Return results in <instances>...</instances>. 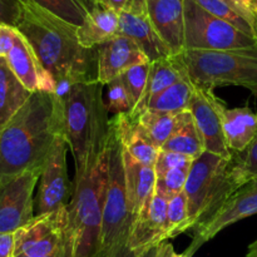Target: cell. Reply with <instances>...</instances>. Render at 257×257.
<instances>
[{
    "mask_svg": "<svg viewBox=\"0 0 257 257\" xmlns=\"http://www.w3.org/2000/svg\"><path fill=\"white\" fill-rule=\"evenodd\" d=\"M15 256L42 257L70 247L68 206L45 215L35 216L15 232Z\"/></svg>",
    "mask_w": 257,
    "mask_h": 257,
    "instance_id": "cell-9",
    "label": "cell"
},
{
    "mask_svg": "<svg viewBox=\"0 0 257 257\" xmlns=\"http://www.w3.org/2000/svg\"><path fill=\"white\" fill-rule=\"evenodd\" d=\"M155 251H156V248H155V250H153V251H151L150 253H147V255L137 256V255H135V253H133L132 251H130L127 247H125L124 250L120 251V252L118 253L117 256H114V257H153V256H155Z\"/></svg>",
    "mask_w": 257,
    "mask_h": 257,
    "instance_id": "cell-44",
    "label": "cell"
},
{
    "mask_svg": "<svg viewBox=\"0 0 257 257\" xmlns=\"http://www.w3.org/2000/svg\"><path fill=\"white\" fill-rule=\"evenodd\" d=\"M15 29L27 39L44 69L55 83L67 77H97V49H85L78 42V27L42 9L29 0Z\"/></svg>",
    "mask_w": 257,
    "mask_h": 257,
    "instance_id": "cell-3",
    "label": "cell"
},
{
    "mask_svg": "<svg viewBox=\"0 0 257 257\" xmlns=\"http://www.w3.org/2000/svg\"><path fill=\"white\" fill-rule=\"evenodd\" d=\"M68 148L67 137L60 135L40 173L39 190L34 200L35 216L60 210L69 203L72 190L67 171Z\"/></svg>",
    "mask_w": 257,
    "mask_h": 257,
    "instance_id": "cell-11",
    "label": "cell"
},
{
    "mask_svg": "<svg viewBox=\"0 0 257 257\" xmlns=\"http://www.w3.org/2000/svg\"><path fill=\"white\" fill-rule=\"evenodd\" d=\"M102 100V84L98 78L79 80L73 85L63 107L65 137L74 157L75 168L83 165L89 148L93 123L98 105Z\"/></svg>",
    "mask_w": 257,
    "mask_h": 257,
    "instance_id": "cell-7",
    "label": "cell"
},
{
    "mask_svg": "<svg viewBox=\"0 0 257 257\" xmlns=\"http://www.w3.org/2000/svg\"><path fill=\"white\" fill-rule=\"evenodd\" d=\"M75 2H77L78 4H79L80 7L85 10V12H87V14L88 13L93 12L95 8L99 7V4H98L97 0H75Z\"/></svg>",
    "mask_w": 257,
    "mask_h": 257,
    "instance_id": "cell-42",
    "label": "cell"
},
{
    "mask_svg": "<svg viewBox=\"0 0 257 257\" xmlns=\"http://www.w3.org/2000/svg\"><path fill=\"white\" fill-rule=\"evenodd\" d=\"M201 8L218 19L227 22L245 34L256 38V20L235 0H195Z\"/></svg>",
    "mask_w": 257,
    "mask_h": 257,
    "instance_id": "cell-26",
    "label": "cell"
},
{
    "mask_svg": "<svg viewBox=\"0 0 257 257\" xmlns=\"http://www.w3.org/2000/svg\"><path fill=\"white\" fill-rule=\"evenodd\" d=\"M24 2V0H20ZM42 9L57 15L69 24L80 27L87 17V12L75 0H29Z\"/></svg>",
    "mask_w": 257,
    "mask_h": 257,
    "instance_id": "cell-31",
    "label": "cell"
},
{
    "mask_svg": "<svg viewBox=\"0 0 257 257\" xmlns=\"http://www.w3.org/2000/svg\"><path fill=\"white\" fill-rule=\"evenodd\" d=\"M243 10L248 13L250 15H252L253 18H257V0H235Z\"/></svg>",
    "mask_w": 257,
    "mask_h": 257,
    "instance_id": "cell-41",
    "label": "cell"
},
{
    "mask_svg": "<svg viewBox=\"0 0 257 257\" xmlns=\"http://www.w3.org/2000/svg\"><path fill=\"white\" fill-rule=\"evenodd\" d=\"M213 90L196 88L188 110L203 138L206 152L215 153L230 160L232 153L226 145L220 113L215 103Z\"/></svg>",
    "mask_w": 257,
    "mask_h": 257,
    "instance_id": "cell-16",
    "label": "cell"
},
{
    "mask_svg": "<svg viewBox=\"0 0 257 257\" xmlns=\"http://www.w3.org/2000/svg\"><path fill=\"white\" fill-rule=\"evenodd\" d=\"M148 70H150V63H147V64L136 65V67L131 68V69H128L127 72L123 73V74L120 75L125 88H127L131 100H132L133 103V110H135V108L138 105L143 93H145L146 84H147Z\"/></svg>",
    "mask_w": 257,
    "mask_h": 257,
    "instance_id": "cell-33",
    "label": "cell"
},
{
    "mask_svg": "<svg viewBox=\"0 0 257 257\" xmlns=\"http://www.w3.org/2000/svg\"><path fill=\"white\" fill-rule=\"evenodd\" d=\"M23 13L20 0H0V24L17 28Z\"/></svg>",
    "mask_w": 257,
    "mask_h": 257,
    "instance_id": "cell-36",
    "label": "cell"
},
{
    "mask_svg": "<svg viewBox=\"0 0 257 257\" xmlns=\"http://www.w3.org/2000/svg\"><path fill=\"white\" fill-rule=\"evenodd\" d=\"M119 34V14L99 5L88 13L77 29L78 42L85 49H97Z\"/></svg>",
    "mask_w": 257,
    "mask_h": 257,
    "instance_id": "cell-21",
    "label": "cell"
},
{
    "mask_svg": "<svg viewBox=\"0 0 257 257\" xmlns=\"http://www.w3.org/2000/svg\"><path fill=\"white\" fill-rule=\"evenodd\" d=\"M185 43L186 50H232L253 47L257 39L185 0Z\"/></svg>",
    "mask_w": 257,
    "mask_h": 257,
    "instance_id": "cell-8",
    "label": "cell"
},
{
    "mask_svg": "<svg viewBox=\"0 0 257 257\" xmlns=\"http://www.w3.org/2000/svg\"><path fill=\"white\" fill-rule=\"evenodd\" d=\"M195 90V85L182 75L177 82L153 98L148 103L147 109L163 113H180L187 110Z\"/></svg>",
    "mask_w": 257,
    "mask_h": 257,
    "instance_id": "cell-28",
    "label": "cell"
},
{
    "mask_svg": "<svg viewBox=\"0 0 257 257\" xmlns=\"http://www.w3.org/2000/svg\"><path fill=\"white\" fill-rule=\"evenodd\" d=\"M118 35H124L132 39L147 55L150 63L172 57L151 23L147 0H135L127 12L119 13Z\"/></svg>",
    "mask_w": 257,
    "mask_h": 257,
    "instance_id": "cell-14",
    "label": "cell"
},
{
    "mask_svg": "<svg viewBox=\"0 0 257 257\" xmlns=\"http://www.w3.org/2000/svg\"><path fill=\"white\" fill-rule=\"evenodd\" d=\"M97 2L102 7L114 10L119 14V13L127 12L135 0H97Z\"/></svg>",
    "mask_w": 257,
    "mask_h": 257,
    "instance_id": "cell-39",
    "label": "cell"
},
{
    "mask_svg": "<svg viewBox=\"0 0 257 257\" xmlns=\"http://www.w3.org/2000/svg\"><path fill=\"white\" fill-rule=\"evenodd\" d=\"M192 162L193 158L187 157V156H183L175 152H167V151H160L155 165L156 177L165 175L166 172H168L171 170H175V168L192 165Z\"/></svg>",
    "mask_w": 257,
    "mask_h": 257,
    "instance_id": "cell-35",
    "label": "cell"
},
{
    "mask_svg": "<svg viewBox=\"0 0 257 257\" xmlns=\"http://www.w3.org/2000/svg\"><path fill=\"white\" fill-rule=\"evenodd\" d=\"M15 232L0 233V257H14Z\"/></svg>",
    "mask_w": 257,
    "mask_h": 257,
    "instance_id": "cell-38",
    "label": "cell"
},
{
    "mask_svg": "<svg viewBox=\"0 0 257 257\" xmlns=\"http://www.w3.org/2000/svg\"><path fill=\"white\" fill-rule=\"evenodd\" d=\"M123 166H124L128 207H130L133 226L142 208L155 193L157 177H156L155 167H150L138 162L124 150H123Z\"/></svg>",
    "mask_w": 257,
    "mask_h": 257,
    "instance_id": "cell-20",
    "label": "cell"
},
{
    "mask_svg": "<svg viewBox=\"0 0 257 257\" xmlns=\"http://www.w3.org/2000/svg\"><path fill=\"white\" fill-rule=\"evenodd\" d=\"M171 59L196 88L238 85L257 93V44L232 50L187 49Z\"/></svg>",
    "mask_w": 257,
    "mask_h": 257,
    "instance_id": "cell-4",
    "label": "cell"
},
{
    "mask_svg": "<svg viewBox=\"0 0 257 257\" xmlns=\"http://www.w3.org/2000/svg\"><path fill=\"white\" fill-rule=\"evenodd\" d=\"M228 175L236 188L257 178V136L243 152L232 153Z\"/></svg>",
    "mask_w": 257,
    "mask_h": 257,
    "instance_id": "cell-29",
    "label": "cell"
},
{
    "mask_svg": "<svg viewBox=\"0 0 257 257\" xmlns=\"http://www.w3.org/2000/svg\"><path fill=\"white\" fill-rule=\"evenodd\" d=\"M32 94L15 77L7 59L0 57V131L24 107Z\"/></svg>",
    "mask_w": 257,
    "mask_h": 257,
    "instance_id": "cell-23",
    "label": "cell"
},
{
    "mask_svg": "<svg viewBox=\"0 0 257 257\" xmlns=\"http://www.w3.org/2000/svg\"><path fill=\"white\" fill-rule=\"evenodd\" d=\"M160 151L180 153V155L187 156L193 160L200 157L205 152L203 138L190 110L187 112L178 130L168 138L167 142L161 147Z\"/></svg>",
    "mask_w": 257,
    "mask_h": 257,
    "instance_id": "cell-27",
    "label": "cell"
},
{
    "mask_svg": "<svg viewBox=\"0 0 257 257\" xmlns=\"http://www.w3.org/2000/svg\"><path fill=\"white\" fill-rule=\"evenodd\" d=\"M190 168L191 165L183 166V167L168 171L165 175L158 176L156 178V192L165 196L166 198H171L178 193L183 192Z\"/></svg>",
    "mask_w": 257,
    "mask_h": 257,
    "instance_id": "cell-32",
    "label": "cell"
},
{
    "mask_svg": "<svg viewBox=\"0 0 257 257\" xmlns=\"http://www.w3.org/2000/svg\"><path fill=\"white\" fill-rule=\"evenodd\" d=\"M191 230L188 218V202L185 192L168 198L167 202V232L166 241Z\"/></svg>",
    "mask_w": 257,
    "mask_h": 257,
    "instance_id": "cell-30",
    "label": "cell"
},
{
    "mask_svg": "<svg viewBox=\"0 0 257 257\" xmlns=\"http://www.w3.org/2000/svg\"><path fill=\"white\" fill-rule=\"evenodd\" d=\"M5 59L15 77L30 93H54L55 79L44 69L33 48L18 30L14 47Z\"/></svg>",
    "mask_w": 257,
    "mask_h": 257,
    "instance_id": "cell-18",
    "label": "cell"
},
{
    "mask_svg": "<svg viewBox=\"0 0 257 257\" xmlns=\"http://www.w3.org/2000/svg\"><path fill=\"white\" fill-rule=\"evenodd\" d=\"M215 103L228 150L231 153L243 152L257 136V113L248 107L228 108L217 95Z\"/></svg>",
    "mask_w": 257,
    "mask_h": 257,
    "instance_id": "cell-19",
    "label": "cell"
},
{
    "mask_svg": "<svg viewBox=\"0 0 257 257\" xmlns=\"http://www.w3.org/2000/svg\"><path fill=\"white\" fill-rule=\"evenodd\" d=\"M182 74L180 70L176 68L171 58H165V59L156 60V62L150 63V70H148L147 84H146L145 93L141 98L140 103L135 108L131 114H127L132 120H136L146 109L151 100L158 94L167 89L168 87L177 82Z\"/></svg>",
    "mask_w": 257,
    "mask_h": 257,
    "instance_id": "cell-24",
    "label": "cell"
},
{
    "mask_svg": "<svg viewBox=\"0 0 257 257\" xmlns=\"http://www.w3.org/2000/svg\"><path fill=\"white\" fill-rule=\"evenodd\" d=\"M15 257H30V256L19 255V256H15ZM42 257H72V250H70V247H64V248H62V250L57 251L55 253H52V255L42 256Z\"/></svg>",
    "mask_w": 257,
    "mask_h": 257,
    "instance_id": "cell-43",
    "label": "cell"
},
{
    "mask_svg": "<svg viewBox=\"0 0 257 257\" xmlns=\"http://www.w3.org/2000/svg\"><path fill=\"white\" fill-rule=\"evenodd\" d=\"M231 158L205 151L193 160L183 190L188 202L191 230L211 217L236 190L228 175Z\"/></svg>",
    "mask_w": 257,
    "mask_h": 257,
    "instance_id": "cell-6",
    "label": "cell"
},
{
    "mask_svg": "<svg viewBox=\"0 0 257 257\" xmlns=\"http://www.w3.org/2000/svg\"><path fill=\"white\" fill-rule=\"evenodd\" d=\"M257 213V178L236 188L218 210L205 222L193 227L192 242L185 255L192 257L193 253L212 240L217 233L235 222Z\"/></svg>",
    "mask_w": 257,
    "mask_h": 257,
    "instance_id": "cell-10",
    "label": "cell"
},
{
    "mask_svg": "<svg viewBox=\"0 0 257 257\" xmlns=\"http://www.w3.org/2000/svg\"><path fill=\"white\" fill-rule=\"evenodd\" d=\"M187 112L188 109L180 113H163L147 109L135 122L147 140L160 151L168 138L178 130Z\"/></svg>",
    "mask_w": 257,
    "mask_h": 257,
    "instance_id": "cell-25",
    "label": "cell"
},
{
    "mask_svg": "<svg viewBox=\"0 0 257 257\" xmlns=\"http://www.w3.org/2000/svg\"><path fill=\"white\" fill-rule=\"evenodd\" d=\"M60 135H65L62 103L54 93H33L0 131V187L23 173L42 172Z\"/></svg>",
    "mask_w": 257,
    "mask_h": 257,
    "instance_id": "cell-2",
    "label": "cell"
},
{
    "mask_svg": "<svg viewBox=\"0 0 257 257\" xmlns=\"http://www.w3.org/2000/svg\"><path fill=\"white\" fill-rule=\"evenodd\" d=\"M147 7L151 23L171 55L185 52V0H147Z\"/></svg>",
    "mask_w": 257,
    "mask_h": 257,
    "instance_id": "cell-17",
    "label": "cell"
},
{
    "mask_svg": "<svg viewBox=\"0 0 257 257\" xmlns=\"http://www.w3.org/2000/svg\"><path fill=\"white\" fill-rule=\"evenodd\" d=\"M122 148L135 160L150 167H155L160 151L147 140L135 120L125 113H119L112 118Z\"/></svg>",
    "mask_w": 257,
    "mask_h": 257,
    "instance_id": "cell-22",
    "label": "cell"
},
{
    "mask_svg": "<svg viewBox=\"0 0 257 257\" xmlns=\"http://www.w3.org/2000/svg\"><path fill=\"white\" fill-rule=\"evenodd\" d=\"M178 257H188V256L185 255V253H181V255H178Z\"/></svg>",
    "mask_w": 257,
    "mask_h": 257,
    "instance_id": "cell-46",
    "label": "cell"
},
{
    "mask_svg": "<svg viewBox=\"0 0 257 257\" xmlns=\"http://www.w3.org/2000/svg\"><path fill=\"white\" fill-rule=\"evenodd\" d=\"M147 63V55L124 35H117L97 48V78L102 85H108L131 68Z\"/></svg>",
    "mask_w": 257,
    "mask_h": 257,
    "instance_id": "cell-15",
    "label": "cell"
},
{
    "mask_svg": "<svg viewBox=\"0 0 257 257\" xmlns=\"http://www.w3.org/2000/svg\"><path fill=\"white\" fill-rule=\"evenodd\" d=\"M40 173H23L0 187V233L17 232L35 217L33 193Z\"/></svg>",
    "mask_w": 257,
    "mask_h": 257,
    "instance_id": "cell-12",
    "label": "cell"
},
{
    "mask_svg": "<svg viewBox=\"0 0 257 257\" xmlns=\"http://www.w3.org/2000/svg\"><path fill=\"white\" fill-rule=\"evenodd\" d=\"M105 107L108 112H113L115 114H130L133 110V103L120 77L108 84V103Z\"/></svg>",
    "mask_w": 257,
    "mask_h": 257,
    "instance_id": "cell-34",
    "label": "cell"
},
{
    "mask_svg": "<svg viewBox=\"0 0 257 257\" xmlns=\"http://www.w3.org/2000/svg\"><path fill=\"white\" fill-rule=\"evenodd\" d=\"M132 218L125 191L123 150L114 124L109 119V163L103 203L102 230L98 257H114L127 247Z\"/></svg>",
    "mask_w": 257,
    "mask_h": 257,
    "instance_id": "cell-5",
    "label": "cell"
},
{
    "mask_svg": "<svg viewBox=\"0 0 257 257\" xmlns=\"http://www.w3.org/2000/svg\"><path fill=\"white\" fill-rule=\"evenodd\" d=\"M168 198L155 191L133 223L127 248L135 255L150 253L166 241Z\"/></svg>",
    "mask_w": 257,
    "mask_h": 257,
    "instance_id": "cell-13",
    "label": "cell"
},
{
    "mask_svg": "<svg viewBox=\"0 0 257 257\" xmlns=\"http://www.w3.org/2000/svg\"><path fill=\"white\" fill-rule=\"evenodd\" d=\"M20 3H22V2H20Z\"/></svg>",
    "mask_w": 257,
    "mask_h": 257,
    "instance_id": "cell-48",
    "label": "cell"
},
{
    "mask_svg": "<svg viewBox=\"0 0 257 257\" xmlns=\"http://www.w3.org/2000/svg\"><path fill=\"white\" fill-rule=\"evenodd\" d=\"M247 257H257V240L248 246Z\"/></svg>",
    "mask_w": 257,
    "mask_h": 257,
    "instance_id": "cell-45",
    "label": "cell"
},
{
    "mask_svg": "<svg viewBox=\"0 0 257 257\" xmlns=\"http://www.w3.org/2000/svg\"><path fill=\"white\" fill-rule=\"evenodd\" d=\"M256 33H257V18H256Z\"/></svg>",
    "mask_w": 257,
    "mask_h": 257,
    "instance_id": "cell-47",
    "label": "cell"
},
{
    "mask_svg": "<svg viewBox=\"0 0 257 257\" xmlns=\"http://www.w3.org/2000/svg\"><path fill=\"white\" fill-rule=\"evenodd\" d=\"M17 37V29L9 25L0 24V57L7 58L13 49Z\"/></svg>",
    "mask_w": 257,
    "mask_h": 257,
    "instance_id": "cell-37",
    "label": "cell"
},
{
    "mask_svg": "<svg viewBox=\"0 0 257 257\" xmlns=\"http://www.w3.org/2000/svg\"><path fill=\"white\" fill-rule=\"evenodd\" d=\"M153 257H178V253H176L175 248L168 241H165L160 246H157Z\"/></svg>",
    "mask_w": 257,
    "mask_h": 257,
    "instance_id": "cell-40",
    "label": "cell"
},
{
    "mask_svg": "<svg viewBox=\"0 0 257 257\" xmlns=\"http://www.w3.org/2000/svg\"><path fill=\"white\" fill-rule=\"evenodd\" d=\"M109 163V118L103 99L93 123L89 148L83 165L75 168L68 203L72 257H98L103 203Z\"/></svg>",
    "mask_w": 257,
    "mask_h": 257,
    "instance_id": "cell-1",
    "label": "cell"
}]
</instances>
